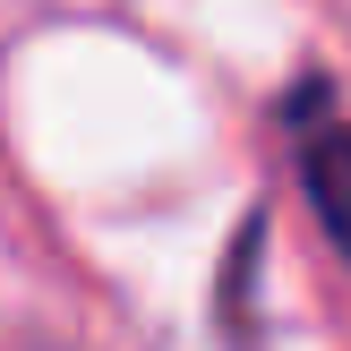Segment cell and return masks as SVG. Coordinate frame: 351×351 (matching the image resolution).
<instances>
[{"mask_svg": "<svg viewBox=\"0 0 351 351\" xmlns=\"http://www.w3.org/2000/svg\"><path fill=\"white\" fill-rule=\"evenodd\" d=\"M283 129H291V171H300L308 215L326 223L335 257L351 266V120L335 112V86H326V77H300L283 95Z\"/></svg>", "mask_w": 351, "mask_h": 351, "instance_id": "cell-1", "label": "cell"}]
</instances>
